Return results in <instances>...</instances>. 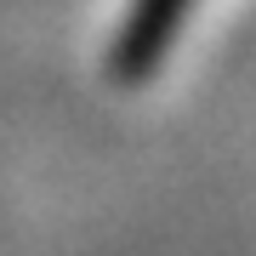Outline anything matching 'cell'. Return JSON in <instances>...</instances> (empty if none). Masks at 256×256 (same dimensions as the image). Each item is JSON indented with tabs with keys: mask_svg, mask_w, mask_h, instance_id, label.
Returning a JSON list of instances; mask_svg holds the SVG:
<instances>
[{
	"mask_svg": "<svg viewBox=\"0 0 256 256\" xmlns=\"http://www.w3.org/2000/svg\"><path fill=\"white\" fill-rule=\"evenodd\" d=\"M194 0H131L126 18L108 34V80L114 86H142L154 80L171 46L182 40Z\"/></svg>",
	"mask_w": 256,
	"mask_h": 256,
	"instance_id": "cell-1",
	"label": "cell"
}]
</instances>
